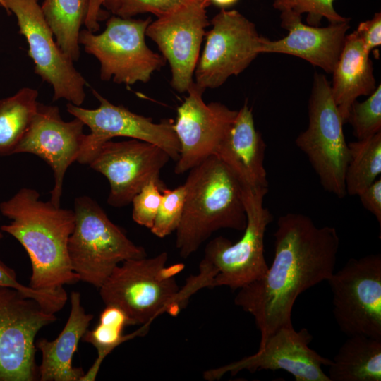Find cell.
I'll return each instance as SVG.
<instances>
[{
    "label": "cell",
    "mask_w": 381,
    "mask_h": 381,
    "mask_svg": "<svg viewBox=\"0 0 381 381\" xmlns=\"http://www.w3.org/2000/svg\"><path fill=\"white\" fill-rule=\"evenodd\" d=\"M0 212L11 220L0 230L18 241L30 258V287L56 289L80 281L68 252L75 226L73 210L42 201L37 190L23 188L0 203Z\"/></svg>",
    "instance_id": "7a4b0ae2"
},
{
    "label": "cell",
    "mask_w": 381,
    "mask_h": 381,
    "mask_svg": "<svg viewBox=\"0 0 381 381\" xmlns=\"http://www.w3.org/2000/svg\"><path fill=\"white\" fill-rule=\"evenodd\" d=\"M274 237L272 264L234 298L235 304L253 317L260 332L259 347L277 329L292 325V309L300 294L329 279L339 247L334 227H318L300 213L279 217Z\"/></svg>",
    "instance_id": "6da1fadb"
},
{
    "label": "cell",
    "mask_w": 381,
    "mask_h": 381,
    "mask_svg": "<svg viewBox=\"0 0 381 381\" xmlns=\"http://www.w3.org/2000/svg\"><path fill=\"white\" fill-rule=\"evenodd\" d=\"M85 124L78 118L62 119L58 107L38 104L37 111L15 154L30 153L52 169L54 183L50 201L60 206L65 174L80 152L85 134Z\"/></svg>",
    "instance_id": "ac0fdd59"
},
{
    "label": "cell",
    "mask_w": 381,
    "mask_h": 381,
    "mask_svg": "<svg viewBox=\"0 0 381 381\" xmlns=\"http://www.w3.org/2000/svg\"><path fill=\"white\" fill-rule=\"evenodd\" d=\"M238 0H209L210 3L225 9L235 4Z\"/></svg>",
    "instance_id": "8d00e7d4"
},
{
    "label": "cell",
    "mask_w": 381,
    "mask_h": 381,
    "mask_svg": "<svg viewBox=\"0 0 381 381\" xmlns=\"http://www.w3.org/2000/svg\"><path fill=\"white\" fill-rule=\"evenodd\" d=\"M0 286L11 288L25 296L36 301L43 309H48L54 301V293L51 289H35L20 284L15 271L0 260Z\"/></svg>",
    "instance_id": "d6a6232c"
},
{
    "label": "cell",
    "mask_w": 381,
    "mask_h": 381,
    "mask_svg": "<svg viewBox=\"0 0 381 381\" xmlns=\"http://www.w3.org/2000/svg\"><path fill=\"white\" fill-rule=\"evenodd\" d=\"M4 9L13 13L19 32L28 44V55L35 64V73L53 88V100L64 99L80 106L85 98L87 82L75 69L73 61L54 40L38 0H4Z\"/></svg>",
    "instance_id": "4fadbf2b"
},
{
    "label": "cell",
    "mask_w": 381,
    "mask_h": 381,
    "mask_svg": "<svg viewBox=\"0 0 381 381\" xmlns=\"http://www.w3.org/2000/svg\"><path fill=\"white\" fill-rule=\"evenodd\" d=\"M93 317L85 313L81 305L80 294L72 291L71 312L59 335L53 341L42 338L35 344L42 353V361L38 367L39 380H80L85 372L81 368L73 366V356Z\"/></svg>",
    "instance_id": "44dd1931"
},
{
    "label": "cell",
    "mask_w": 381,
    "mask_h": 381,
    "mask_svg": "<svg viewBox=\"0 0 381 381\" xmlns=\"http://www.w3.org/2000/svg\"><path fill=\"white\" fill-rule=\"evenodd\" d=\"M187 0H108L104 5L114 16L132 18L144 13L158 17L174 11Z\"/></svg>",
    "instance_id": "1f68e13d"
},
{
    "label": "cell",
    "mask_w": 381,
    "mask_h": 381,
    "mask_svg": "<svg viewBox=\"0 0 381 381\" xmlns=\"http://www.w3.org/2000/svg\"><path fill=\"white\" fill-rule=\"evenodd\" d=\"M209 4L202 0H187L152 21L145 32L169 62L171 86L180 93L187 92L193 83L205 28L210 25L206 11Z\"/></svg>",
    "instance_id": "5bb4252c"
},
{
    "label": "cell",
    "mask_w": 381,
    "mask_h": 381,
    "mask_svg": "<svg viewBox=\"0 0 381 381\" xmlns=\"http://www.w3.org/2000/svg\"><path fill=\"white\" fill-rule=\"evenodd\" d=\"M313 337L307 329L296 331L293 325L281 327L271 334L253 355L205 372L207 380L220 379L224 374L236 375L243 370L255 373L260 370H283L296 381H330L322 370L332 360L322 356L308 346Z\"/></svg>",
    "instance_id": "2e32d148"
},
{
    "label": "cell",
    "mask_w": 381,
    "mask_h": 381,
    "mask_svg": "<svg viewBox=\"0 0 381 381\" xmlns=\"http://www.w3.org/2000/svg\"><path fill=\"white\" fill-rule=\"evenodd\" d=\"M128 325H133V323L121 308L114 305H106L99 315L98 325L92 330L87 329L82 337L83 341L96 348L98 356L80 381L95 380L104 358L121 343L138 334L133 332L124 335V328Z\"/></svg>",
    "instance_id": "484cf974"
},
{
    "label": "cell",
    "mask_w": 381,
    "mask_h": 381,
    "mask_svg": "<svg viewBox=\"0 0 381 381\" xmlns=\"http://www.w3.org/2000/svg\"><path fill=\"white\" fill-rule=\"evenodd\" d=\"M163 181H151L133 198L132 218L138 224L151 229L162 200Z\"/></svg>",
    "instance_id": "4dcf8cb0"
},
{
    "label": "cell",
    "mask_w": 381,
    "mask_h": 381,
    "mask_svg": "<svg viewBox=\"0 0 381 381\" xmlns=\"http://www.w3.org/2000/svg\"><path fill=\"white\" fill-rule=\"evenodd\" d=\"M330 381H380L381 339L349 336L329 366Z\"/></svg>",
    "instance_id": "603a6c76"
},
{
    "label": "cell",
    "mask_w": 381,
    "mask_h": 381,
    "mask_svg": "<svg viewBox=\"0 0 381 381\" xmlns=\"http://www.w3.org/2000/svg\"><path fill=\"white\" fill-rule=\"evenodd\" d=\"M169 159V155L159 146L130 138L105 142L89 165L109 183L107 203L123 207L131 203L150 181H162L160 171Z\"/></svg>",
    "instance_id": "9a60e30c"
},
{
    "label": "cell",
    "mask_w": 381,
    "mask_h": 381,
    "mask_svg": "<svg viewBox=\"0 0 381 381\" xmlns=\"http://www.w3.org/2000/svg\"><path fill=\"white\" fill-rule=\"evenodd\" d=\"M183 186V210L176 230V248L181 258L190 256L221 229H245L243 186L217 155L190 169Z\"/></svg>",
    "instance_id": "3957f363"
},
{
    "label": "cell",
    "mask_w": 381,
    "mask_h": 381,
    "mask_svg": "<svg viewBox=\"0 0 381 381\" xmlns=\"http://www.w3.org/2000/svg\"><path fill=\"white\" fill-rule=\"evenodd\" d=\"M56 320L34 299L0 286V381L39 380L35 337Z\"/></svg>",
    "instance_id": "7c38bea8"
},
{
    "label": "cell",
    "mask_w": 381,
    "mask_h": 381,
    "mask_svg": "<svg viewBox=\"0 0 381 381\" xmlns=\"http://www.w3.org/2000/svg\"><path fill=\"white\" fill-rule=\"evenodd\" d=\"M73 211L75 226L68 252L80 281L99 289L120 263L147 256L145 248L130 240L91 198H76Z\"/></svg>",
    "instance_id": "8992f818"
},
{
    "label": "cell",
    "mask_w": 381,
    "mask_h": 381,
    "mask_svg": "<svg viewBox=\"0 0 381 381\" xmlns=\"http://www.w3.org/2000/svg\"><path fill=\"white\" fill-rule=\"evenodd\" d=\"M281 26L288 30L284 37L278 40L265 38L260 52L280 53L301 58L327 73H332L344 47L349 22L324 28L302 23L301 15L291 10L282 11Z\"/></svg>",
    "instance_id": "d6986e66"
},
{
    "label": "cell",
    "mask_w": 381,
    "mask_h": 381,
    "mask_svg": "<svg viewBox=\"0 0 381 381\" xmlns=\"http://www.w3.org/2000/svg\"><path fill=\"white\" fill-rule=\"evenodd\" d=\"M350 159L345 174L346 194L358 195L381 173V132L348 144Z\"/></svg>",
    "instance_id": "4316f807"
},
{
    "label": "cell",
    "mask_w": 381,
    "mask_h": 381,
    "mask_svg": "<svg viewBox=\"0 0 381 381\" xmlns=\"http://www.w3.org/2000/svg\"><path fill=\"white\" fill-rule=\"evenodd\" d=\"M334 0H274L273 6L281 11L291 10L298 14L306 13L309 25L319 26L326 18L329 24L349 22L350 18L340 16L333 6Z\"/></svg>",
    "instance_id": "f546056e"
},
{
    "label": "cell",
    "mask_w": 381,
    "mask_h": 381,
    "mask_svg": "<svg viewBox=\"0 0 381 381\" xmlns=\"http://www.w3.org/2000/svg\"><path fill=\"white\" fill-rule=\"evenodd\" d=\"M204 91L193 82L177 109L173 128L181 151L174 168L176 174H182L217 155L237 116L238 111L222 103L206 104L202 99Z\"/></svg>",
    "instance_id": "e0dca14e"
},
{
    "label": "cell",
    "mask_w": 381,
    "mask_h": 381,
    "mask_svg": "<svg viewBox=\"0 0 381 381\" xmlns=\"http://www.w3.org/2000/svg\"><path fill=\"white\" fill-rule=\"evenodd\" d=\"M151 22L150 17L133 19L113 16L100 34L80 31L79 44L100 63L102 80L112 78L114 83L126 85L147 83L155 71L165 65L164 56L152 51L145 42V32Z\"/></svg>",
    "instance_id": "ba28073f"
},
{
    "label": "cell",
    "mask_w": 381,
    "mask_h": 381,
    "mask_svg": "<svg viewBox=\"0 0 381 381\" xmlns=\"http://www.w3.org/2000/svg\"><path fill=\"white\" fill-rule=\"evenodd\" d=\"M370 54L356 31L346 35L333 72L332 96L344 123L351 104L360 96H369L376 88Z\"/></svg>",
    "instance_id": "7402d4cb"
},
{
    "label": "cell",
    "mask_w": 381,
    "mask_h": 381,
    "mask_svg": "<svg viewBox=\"0 0 381 381\" xmlns=\"http://www.w3.org/2000/svg\"><path fill=\"white\" fill-rule=\"evenodd\" d=\"M3 238L2 231L0 230V241Z\"/></svg>",
    "instance_id": "f35d334b"
},
{
    "label": "cell",
    "mask_w": 381,
    "mask_h": 381,
    "mask_svg": "<svg viewBox=\"0 0 381 381\" xmlns=\"http://www.w3.org/2000/svg\"><path fill=\"white\" fill-rule=\"evenodd\" d=\"M308 119L307 129L296 139V146L307 155L324 189L342 198L346 195L345 174L349 150L330 83L322 74L314 76Z\"/></svg>",
    "instance_id": "52a82bcc"
},
{
    "label": "cell",
    "mask_w": 381,
    "mask_h": 381,
    "mask_svg": "<svg viewBox=\"0 0 381 381\" xmlns=\"http://www.w3.org/2000/svg\"><path fill=\"white\" fill-rule=\"evenodd\" d=\"M361 204L377 219L381 226V179H377L358 195Z\"/></svg>",
    "instance_id": "e575fe53"
},
{
    "label": "cell",
    "mask_w": 381,
    "mask_h": 381,
    "mask_svg": "<svg viewBox=\"0 0 381 381\" xmlns=\"http://www.w3.org/2000/svg\"><path fill=\"white\" fill-rule=\"evenodd\" d=\"M265 149L262 135L255 128L252 109L246 102L238 111L217 156L234 173L244 187L268 188L264 167Z\"/></svg>",
    "instance_id": "ffe728a7"
},
{
    "label": "cell",
    "mask_w": 381,
    "mask_h": 381,
    "mask_svg": "<svg viewBox=\"0 0 381 381\" xmlns=\"http://www.w3.org/2000/svg\"><path fill=\"white\" fill-rule=\"evenodd\" d=\"M89 0H44L45 20L57 44L73 61L80 56L79 35L87 13Z\"/></svg>",
    "instance_id": "cb8c5ba5"
},
{
    "label": "cell",
    "mask_w": 381,
    "mask_h": 381,
    "mask_svg": "<svg viewBox=\"0 0 381 381\" xmlns=\"http://www.w3.org/2000/svg\"><path fill=\"white\" fill-rule=\"evenodd\" d=\"M327 282L340 330L381 339V255L349 259Z\"/></svg>",
    "instance_id": "9c48e42d"
},
{
    "label": "cell",
    "mask_w": 381,
    "mask_h": 381,
    "mask_svg": "<svg viewBox=\"0 0 381 381\" xmlns=\"http://www.w3.org/2000/svg\"><path fill=\"white\" fill-rule=\"evenodd\" d=\"M355 31L370 54L381 44V13H375L371 19L361 22Z\"/></svg>",
    "instance_id": "836d02e7"
},
{
    "label": "cell",
    "mask_w": 381,
    "mask_h": 381,
    "mask_svg": "<svg viewBox=\"0 0 381 381\" xmlns=\"http://www.w3.org/2000/svg\"><path fill=\"white\" fill-rule=\"evenodd\" d=\"M268 188L252 189L243 186V198L246 226L241 239L233 243L219 236L209 241L199 264V272L187 279L195 293L202 288L226 286L239 289L262 277L268 270L264 238L273 216L263 206Z\"/></svg>",
    "instance_id": "277c9868"
},
{
    "label": "cell",
    "mask_w": 381,
    "mask_h": 381,
    "mask_svg": "<svg viewBox=\"0 0 381 381\" xmlns=\"http://www.w3.org/2000/svg\"><path fill=\"white\" fill-rule=\"evenodd\" d=\"M186 189L183 185L174 189L164 188L162 200L151 232L159 238H164L176 231L183 210Z\"/></svg>",
    "instance_id": "f1b7e54d"
},
{
    "label": "cell",
    "mask_w": 381,
    "mask_h": 381,
    "mask_svg": "<svg viewBox=\"0 0 381 381\" xmlns=\"http://www.w3.org/2000/svg\"><path fill=\"white\" fill-rule=\"evenodd\" d=\"M92 93L99 102L97 109H90L71 103L67 111L89 127L76 162L89 164L100 147L115 137H126L152 143L162 148L176 162L181 146L173 128L174 121L163 120L155 123L150 117L137 114L122 105H115L96 90Z\"/></svg>",
    "instance_id": "30bf717a"
},
{
    "label": "cell",
    "mask_w": 381,
    "mask_h": 381,
    "mask_svg": "<svg viewBox=\"0 0 381 381\" xmlns=\"http://www.w3.org/2000/svg\"><path fill=\"white\" fill-rule=\"evenodd\" d=\"M211 24L194 72V83L203 90L217 88L243 72L261 54L265 39L236 10L222 9Z\"/></svg>",
    "instance_id": "8fae6325"
},
{
    "label": "cell",
    "mask_w": 381,
    "mask_h": 381,
    "mask_svg": "<svg viewBox=\"0 0 381 381\" xmlns=\"http://www.w3.org/2000/svg\"><path fill=\"white\" fill-rule=\"evenodd\" d=\"M168 253L126 260L99 288L105 305L121 308L133 325H147L159 314L177 315L186 303L176 276L183 263L167 266Z\"/></svg>",
    "instance_id": "5b68a950"
},
{
    "label": "cell",
    "mask_w": 381,
    "mask_h": 381,
    "mask_svg": "<svg viewBox=\"0 0 381 381\" xmlns=\"http://www.w3.org/2000/svg\"><path fill=\"white\" fill-rule=\"evenodd\" d=\"M108 0H89L87 13L84 25L87 30L95 32L99 30V20L102 19V7Z\"/></svg>",
    "instance_id": "d590c367"
},
{
    "label": "cell",
    "mask_w": 381,
    "mask_h": 381,
    "mask_svg": "<svg viewBox=\"0 0 381 381\" xmlns=\"http://www.w3.org/2000/svg\"><path fill=\"white\" fill-rule=\"evenodd\" d=\"M38 91L23 87L0 99V156L15 154L37 111Z\"/></svg>",
    "instance_id": "d4e9b609"
},
{
    "label": "cell",
    "mask_w": 381,
    "mask_h": 381,
    "mask_svg": "<svg viewBox=\"0 0 381 381\" xmlns=\"http://www.w3.org/2000/svg\"><path fill=\"white\" fill-rule=\"evenodd\" d=\"M202 1H207V2L210 3L209 0H202Z\"/></svg>",
    "instance_id": "ab89813d"
},
{
    "label": "cell",
    "mask_w": 381,
    "mask_h": 381,
    "mask_svg": "<svg viewBox=\"0 0 381 381\" xmlns=\"http://www.w3.org/2000/svg\"><path fill=\"white\" fill-rule=\"evenodd\" d=\"M0 6L3 8H4V0H0Z\"/></svg>",
    "instance_id": "74e56055"
},
{
    "label": "cell",
    "mask_w": 381,
    "mask_h": 381,
    "mask_svg": "<svg viewBox=\"0 0 381 381\" xmlns=\"http://www.w3.org/2000/svg\"><path fill=\"white\" fill-rule=\"evenodd\" d=\"M347 122L353 127V135L363 140L381 132V85L362 102L354 101L349 109Z\"/></svg>",
    "instance_id": "83f0119b"
}]
</instances>
